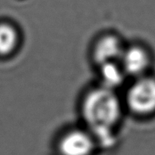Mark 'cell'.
I'll return each mask as SVG.
<instances>
[{
    "instance_id": "6da1fadb",
    "label": "cell",
    "mask_w": 155,
    "mask_h": 155,
    "mask_svg": "<svg viewBox=\"0 0 155 155\" xmlns=\"http://www.w3.org/2000/svg\"><path fill=\"white\" fill-rule=\"evenodd\" d=\"M81 113L98 147L112 146L114 128L123 113L122 101L115 90L101 85L91 89L83 98Z\"/></svg>"
},
{
    "instance_id": "7a4b0ae2",
    "label": "cell",
    "mask_w": 155,
    "mask_h": 155,
    "mask_svg": "<svg viewBox=\"0 0 155 155\" xmlns=\"http://www.w3.org/2000/svg\"><path fill=\"white\" fill-rule=\"evenodd\" d=\"M125 104L131 111L147 115L155 110V79L142 76L136 77L126 92Z\"/></svg>"
},
{
    "instance_id": "3957f363",
    "label": "cell",
    "mask_w": 155,
    "mask_h": 155,
    "mask_svg": "<svg viewBox=\"0 0 155 155\" xmlns=\"http://www.w3.org/2000/svg\"><path fill=\"white\" fill-rule=\"evenodd\" d=\"M96 142L86 129H73L64 133L58 142L60 155H94Z\"/></svg>"
},
{
    "instance_id": "277c9868",
    "label": "cell",
    "mask_w": 155,
    "mask_h": 155,
    "mask_svg": "<svg viewBox=\"0 0 155 155\" xmlns=\"http://www.w3.org/2000/svg\"><path fill=\"white\" fill-rule=\"evenodd\" d=\"M125 46L120 39L114 34H106L100 37L94 45L92 58L100 66L110 62L120 61Z\"/></svg>"
},
{
    "instance_id": "5b68a950",
    "label": "cell",
    "mask_w": 155,
    "mask_h": 155,
    "mask_svg": "<svg viewBox=\"0 0 155 155\" xmlns=\"http://www.w3.org/2000/svg\"><path fill=\"white\" fill-rule=\"evenodd\" d=\"M127 76L139 77L144 76L150 64L146 50L139 45L125 47L119 61Z\"/></svg>"
},
{
    "instance_id": "8992f818",
    "label": "cell",
    "mask_w": 155,
    "mask_h": 155,
    "mask_svg": "<svg viewBox=\"0 0 155 155\" xmlns=\"http://www.w3.org/2000/svg\"><path fill=\"white\" fill-rule=\"evenodd\" d=\"M99 72L101 86L113 90L122 86L127 77L119 61L100 65Z\"/></svg>"
},
{
    "instance_id": "52a82bcc",
    "label": "cell",
    "mask_w": 155,
    "mask_h": 155,
    "mask_svg": "<svg viewBox=\"0 0 155 155\" xmlns=\"http://www.w3.org/2000/svg\"><path fill=\"white\" fill-rule=\"evenodd\" d=\"M19 36L17 29L8 23L0 24V55L12 54L17 48Z\"/></svg>"
}]
</instances>
